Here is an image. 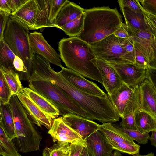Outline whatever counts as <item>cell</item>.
<instances>
[{"label":"cell","mask_w":156,"mask_h":156,"mask_svg":"<svg viewBox=\"0 0 156 156\" xmlns=\"http://www.w3.org/2000/svg\"><path fill=\"white\" fill-rule=\"evenodd\" d=\"M31 75L47 80L56 85L86 113L88 119L102 123L119 121L120 117L107 94L100 97L80 90L54 70L48 61L37 54L32 58Z\"/></svg>","instance_id":"obj_1"},{"label":"cell","mask_w":156,"mask_h":156,"mask_svg":"<svg viewBox=\"0 0 156 156\" xmlns=\"http://www.w3.org/2000/svg\"><path fill=\"white\" fill-rule=\"evenodd\" d=\"M58 50L67 68L103 84L96 56L89 44L77 37L64 38L59 42Z\"/></svg>","instance_id":"obj_2"},{"label":"cell","mask_w":156,"mask_h":156,"mask_svg":"<svg viewBox=\"0 0 156 156\" xmlns=\"http://www.w3.org/2000/svg\"><path fill=\"white\" fill-rule=\"evenodd\" d=\"M84 13L83 30L77 37L89 45L113 34L123 22L116 8L94 7L84 9Z\"/></svg>","instance_id":"obj_3"},{"label":"cell","mask_w":156,"mask_h":156,"mask_svg":"<svg viewBox=\"0 0 156 156\" xmlns=\"http://www.w3.org/2000/svg\"><path fill=\"white\" fill-rule=\"evenodd\" d=\"M30 89L43 97L58 109L62 116L75 114L88 119L86 113L61 89L45 79L31 75L28 80Z\"/></svg>","instance_id":"obj_4"},{"label":"cell","mask_w":156,"mask_h":156,"mask_svg":"<svg viewBox=\"0 0 156 156\" xmlns=\"http://www.w3.org/2000/svg\"><path fill=\"white\" fill-rule=\"evenodd\" d=\"M29 30L10 15L4 31L3 39L15 55L32 70L33 55L29 43Z\"/></svg>","instance_id":"obj_5"},{"label":"cell","mask_w":156,"mask_h":156,"mask_svg":"<svg viewBox=\"0 0 156 156\" xmlns=\"http://www.w3.org/2000/svg\"><path fill=\"white\" fill-rule=\"evenodd\" d=\"M124 39L112 34L90 45L96 58L107 62L118 64H134V58L125 49Z\"/></svg>","instance_id":"obj_6"},{"label":"cell","mask_w":156,"mask_h":156,"mask_svg":"<svg viewBox=\"0 0 156 156\" xmlns=\"http://www.w3.org/2000/svg\"><path fill=\"white\" fill-rule=\"evenodd\" d=\"M127 27L129 35L133 36L134 43L147 58L150 66L156 67V35L148 30Z\"/></svg>","instance_id":"obj_7"},{"label":"cell","mask_w":156,"mask_h":156,"mask_svg":"<svg viewBox=\"0 0 156 156\" xmlns=\"http://www.w3.org/2000/svg\"><path fill=\"white\" fill-rule=\"evenodd\" d=\"M29 41L33 55L37 54L43 57L49 62L61 68L60 55L47 42L42 33L34 31L30 33Z\"/></svg>","instance_id":"obj_8"},{"label":"cell","mask_w":156,"mask_h":156,"mask_svg":"<svg viewBox=\"0 0 156 156\" xmlns=\"http://www.w3.org/2000/svg\"><path fill=\"white\" fill-rule=\"evenodd\" d=\"M58 73L80 90L93 95L103 97L107 94L94 83L90 81L73 70L63 67Z\"/></svg>","instance_id":"obj_9"},{"label":"cell","mask_w":156,"mask_h":156,"mask_svg":"<svg viewBox=\"0 0 156 156\" xmlns=\"http://www.w3.org/2000/svg\"><path fill=\"white\" fill-rule=\"evenodd\" d=\"M140 105L139 111L145 112L156 118V87L146 77L138 84Z\"/></svg>","instance_id":"obj_10"},{"label":"cell","mask_w":156,"mask_h":156,"mask_svg":"<svg viewBox=\"0 0 156 156\" xmlns=\"http://www.w3.org/2000/svg\"><path fill=\"white\" fill-rule=\"evenodd\" d=\"M107 62L116 71L122 82L128 86L137 85L145 77V69L134 63L118 64Z\"/></svg>","instance_id":"obj_11"},{"label":"cell","mask_w":156,"mask_h":156,"mask_svg":"<svg viewBox=\"0 0 156 156\" xmlns=\"http://www.w3.org/2000/svg\"><path fill=\"white\" fill-rule=\"evenodd\" d=\"M63 122L85 140L98 130L99 124L92 120L73 114L61 117Z\"/></svg>","instance_id":"obj_12"},{"label":"cell","mask_w":156,"mask_h":156,"mask_svg":"<svg viewBox=\"0 0 156 156\" xmlns=\"http://www.w3.org/2000/svg\"><path fill=\"white\" fill-rule=\"evenodd\" d=\"M16 95L32 122L40 127L44 126L49 130L53 123L52 119L39 108L24 92Z\"/></svg>","instance_id":"obj_13"},{"label":"cell","mask_w":156,"mask_h":156,"mask_svg":"<svg viewBox=\"0 0 156 156\" xmlns=\"http://www.w3.org/2000/svg\"><path fill=\"white\" fill-rule=\"evenodd\" d=\"M53 142L74 143L85 141L78 133L66 124L61 117L54 119L52 126L48 131Z\"/></svg>","instance_id":"obj_14"},{"label":"cell","mask_w":156,"mask_h":156,"mask_svg":"<svg viewBox=\"0 0 156 156\" xmlns=\"http://www.w3.org/2000/svg\"><path fill=\"white\" fill-rule=\"evenodd\" d=\"M96 63L101 76L102 85L107 94H111L119 89L123 83L116 71L106 61L96 58Z\"/></svg>","instance_id":"obj_15"},{"label":"cell","mask_w":156,"mask_h":156,"mask_svg":"<svg viewBox=\"0 0 156 156\" xmlns=\"http://www.w3.org/2000/svg\"><path fill=\"white\" fill-rule=\"evenodd\" d=\"M37 9L35 0H27L18 10L10 15L29 30H34Z\"/></svg>","instance_id":"obj_16"},{"label":"cell","mask_w":156,"mask_h":156,"mask_svg":"<svg viewBox=\"0 0 156 156\" xmlns=\"http://www.w3.org/2000/svg\"><path fill=\"white\" fill-rule=\"evenodd\" d=\"M85 140L87 146L94 156H109L114 150L98 130L93 133Z\"/></svg>","instance_id":"obj_17"},{"label":"cell","mask_w":156,"mask_h":156,"mask_svg":"<svg viewBox=\"0 0 156 156\" xmlns=\"http://www.w3.org/2000/svg\"><path fill=\"white\" fill-rule=\"evenodd\" d=\"M84 9L76 3L68 0L62 8L53 23L59 29L68 23L80 16Z\"/></svg>","instance_id":"obj_18"},{"label":"cell","mask_w":156,"mask_h":156,"mask_svg":"<svg viewBox=\"0 0 156 156\" xmlns=\"http://www.w3.org/2000/svg\"><path fill=\"white\" fill-rule=\"evenodd\" d=\"M134 86H129L123 83L111 94H107L120 117H123L126 107L133 94Z\"/></svg>","instance_id":"obj_19"},{"label":"cell","mask_w":156,"mask_h":156,"mask_svg":"<svg viewBox=\"0 0 156 156\" xmlns=\"http://www.w3.org/2000/svg\"><path fill=\"white\" fill-rule=\"evenodd\" d=\"M98 130L108 141L119 143L136 144L127 134L113 126L110 123L99 125Z\"/></svg>","instance_id":"obj_20"},{"label":"cell","mask_w":156,"mask_h":156,"mask_svg":"<svg viewBox=\"0 0 156 156\" xmlns=\"http://www.w3.org/2000/svg\"><path fill=\"white\" fill-rule=\"evenodd\" d=\"M23 90L26 95L51 118L55 119L58 117V110L49 101L29 88H23Z\"/></svg>","instance_id":"obj_21"},{"label":"cell","mask_w":156,"mask_h":156,"mask_svg":"<svg viewBox=\"0 0 156 156\" xmlns=\"http://www.w3.org/2000/svg\"><path fill=\"white\" fill-rule=\"evenodd\" d=\"M37 5L36 20L34 30H42L55 26L49 19L50 9V0H35Z\"/></svg>","instance_id":"obj_22"},{"label":"cell","mask_w":156,"mask_h":156,"mask_svg":"<svg viewBox=\"0 0 156 156\" xmlns=\"http://www.w3.org/2000/svg\"><path fill=\"white\" fill-rule=\"evenodd\" d=\"M119 5L127 27L139 30L149 31L143 13L135 12L127 7Z\"/></svg>","instance_id":"obj_23"},{"label":"cell","mask_w":156,"mask_h":156,"mask_svg":"<svg viewBox=\"0 0 156 156\" xmlns=\"http://www.w3.org/2000/svg\"><path fill=\"white\" fill-rule=\"evenodd\" d=\"M0 116L1 125L10 140L16 136L11 110L9 102L4 104L0 100Z\"/></svg>","instance_id":"obj_24"},{"label":"cell","mask_w":156,"mask_h":156,"mask_svg":"<svg viewBox=\"0 0 156 156\" xmlns=\"http://www.w3.org/2000/svg\"><path fill=\"white\" fill-rule=\"evenodd\" d=\"M135 121L137 130L142 133L156 130V118L145 112H137L135 115Z\"/></svg>","instance_id":"obj_25"},{"label":"cell","mask_w":156,"mask_h":156,"mask_svg":"<svg viewBox=\"0 0 156 156\" xmlns=\"http://www.w3.org/2000/svg\"><path fill=\"white\" fill-rule=\"evenodd\" d=\"M15 55L3 38L0 41V69L14 71L13 61Z\"/></svg>","instance_id":"obj_26"},{"label":"cell","mask_w":156,"mask_h":156,"mask_svg":"<svg viewBox=\"0 0 156 156\" xmlns=\"http://www.w3.org/2000/svg\"><path fill=\"white\" fill-rule=\"evenodd\" d=\"M10 89L12 95L23 92V87L18 75L12 69L2 70Z\"/></svg>","instance_id":"obj_27"},{"label":"cell","mask_w":156,"mask_h":156,"mask_svg":"<svg viewBox=\"0 0 156 156\" xmlns=\"http://www.w3.org/2000/svg\"><path fill=\"white\" fill-rule=\"evenodd\" d=\"M84 17V12L80 16L68 23L60 29L71 37H77L83 30Z\"/></svg>","instance_id":"obj_28"},{"label":"cell","mask_w":156,"mask_h":156,"mask_svg":"<svg viewBox=\"0 0 156 156\" xmlns=\"http://www.w3.org/2000/svg\"><path fill=\"white\" fill-rule=\"evenodd\" d=\"M70 143L57 142L51 147H46L43 152V156H69Z\"/></svg>","instance_id":"obj_29"},{"label":"cell","mask_w":156,"mask_h":156,"mask_svg":"<svg viewBox=\"0 0 156 156\" xmlns=\"http://www.w3.org/2000/svg\"><path fill=\"white\" fill-rule=\"evenodd\" d=\"M0 144L5 153V156H21L16 150L0 124Z\"/></svg>","instance_id":"obj_30"},{"label":"cell","mask_w":156,"mask_h":156,"mask_svg":"<svg viewBox=\"0 0 156 156\" xmlns=\"http://www.w3.org/2000/svg\"><path fill=\"white\" fill-rule=\"evenodd\" d=\"M112 125L127 134L133 140L139 144H145L148 143L150 136L149 133H142L137 130H131L123 129L117 125Z\"/></svg>","instance_id":"obj_31"},{"label":"cell","mask_w":156,"mask_h":156,"mask_svg":"<svg viewBox=\"0 0 156 156\" xmlns=\"http://www.w3.org/2000/svg\"><path fill=\"white\" fill-rule=\"evenodd\" d=\"M113 149L120 152L134 155L139 154L140 146L136 144H133L126 143H117L108 141Z\"/></svg>","instance_id":"obj_32"},{"label":"cell","mask_w":156,"mask_h":156,"mask_svg":"<svg viewBox=\"0 0 156 156\" xmlns=\"http://www.w3.org/2000/svg\"><path fill=\"white\" fill-rule=\"evenodd\" d=\"M12 94L5 79L0 69V100L4 104L9 103Z\"/></svg>","instance_id":"obj_33"},{"label":"cell","mask_w":156,"mask_h":156,"mask_svg":"<svg viewBox=\"0 0 156 156\" xmlns=\"http://www.w3.org/2000/svg\"><path fill=\"white\" fill-rule=\"evenodd\" d=\"M134 48V64L138 67L145 69L147 67L150 66L148 59L135 43Z\"/></svg>","instance_id":"obj_34"},{"label":"cell","mask_w":156,"mask_h":156,"mask_svg":"<svg viewBox=\"0 0 156 156\" xmlns=\"http://www.w3.org/2000/svg\"><path fill=\"white\" fill-rule=\"evenodd\" d=\"M68 0H50L51 5L49 20L52 23L60 10Z\"/></svg>","instance_id":"obj_35"},{"label":"cell","mask_w":156,"mask_h":156,"mask_svg":"<svg viewBox=\"0 0 156 156\" xmlns=\"http://www.w3.org/2000/svg\"><path fill=\"white\" fill-rule=\"evenodd\" d=\"M136 113L128 114L122 118V121L120 122V126L125 129L137 130L135 121V115Z\"/></svg>","instance_id":"obj_36"},{"label":"cell","mask_w":156,"mask_h":156,"mask_svg":"<svg viewBox=\"0 0 156 156\" xmlns=\"http://www.w3.org/2000/svg\"><path fill=\"white\" fill-rule=\"evenodd\" d=\"M119 4L128 7L135 12L143 13L142 6L138 0H119Z\"/></svg>","instance_id":"obj_37"},{"label":"cell","mask_w":156,"mask_h":156,"mask_svg":"<svg viewBox=\"0 0 156 156\" xmlns=\"http://www.w3.org/2000/svg\"><path fill=\"white\" fill-rule=\"evenodd\" d=\"M143 9L147 13L156 16V0H139Z\"/></svg>","instance_id":"obj_38"},{"label":"cell","mask_w":156,"mask_h":156,"mask_svg":"<svg viewBox=\"0 0 156 156\" xmlns=\"http://www.w3.org/2000/svg\"><path fill=\"white\" fill-rule=\"evenodd\" d=\"M123 42L125 49L135 60L134 43L133 36L129 35V37L124 39Z\"/></svg>","instance_id":"obj_39"},{"label":"cell","mask_w":156,"mask_h":156,"mask_svg":"<svg viewBox=\"0 0 156 156\" xmlns=\"http://www.w3.org/2000/svg\"><path fill=\"white\" fill-rule=\"evenodd\" d=\"M86 145L85 140L70 144L69 156H80L83 147Z\"/></svg>","instance_id":"obj_40"},{"label":"cell","mask_w":156,"mask_h":156,"mask_svg":"<svg viewBox=\"0 0 156 156\" xmlns=\"http://www.w3.org/2000/svg\"><path fill=\"white\" fill-rule=\"evenodd\" d=\"M10 14L0 10V41L3 38L5 27Z\"/></svg>","instance_id":"obj_41"},{"label":"cell","mask_w":156,"mask_h":156,"mask_svg":"<svg viewBox=\"0 0 156 156\" xmlns=\"http://www.w3.org/2000/svg\"><path fill=\"white\" fill-rule=\"evenodd\" d=\"M145 77L148 79L156 87V67L149 66L145 69Z\"/></svg>","instance_id":"obj_42"},{"label":"cell","mask_w":156,"mask_h":156,"mask_svg":"<svg viewBox=\"0 0 156 156\" xmlns=\"http://www.w3.org/2000/svg\"><path fill=\"white\" fill-rule=\"evenodd\" d=\"M113 34L117 37L124 39L129 36L127 27L126 24L123 22L119 29Z\"/></svg>","instance_id":"obj_43"},{"label":"cell","mask_w":156,"mask_h":156,"mask_svg":"<svg viewBox=\"0 0 156 156\" xmlns=\"http://www.w3.org/2000/svg\"><path fill=\"white\" fill-rule=\"evenodd\" d=\"M27 0H9L11 14L18 10Z\"/></svg>","instance_id":"obj_44"},{"label":"cell","mask_w":156,"mask_h":156,"mask_svg":"<svg viewBox=\"0 0 156 156\" xmlns=\"http://www.w3.org/2000/svg\"><path fill=\"white\" fill-rule=\"evenodd\" d=\"M0 10L11 14L9 0H0Z\"/></svg>","instance_id":"obj_45"},{"label":"cell","mask_w":156,"mask_h":156,"mask_svg":"<svg viewBox=\"0 0 156 156\" xmlns=\"http://www.w3.org/2000/svg\"><path fill=\"white\" fill-rule=\"evenodd\" d=\"M80 156H94L86 144L83 147Z\"/></svg>","instance_id":"obj_46"},{"label":"cell","mask_w":156,"mask_h":156,"mask_svg":"<svg viewBox=\"0 0 156 156\" xmlns=\"http://www.w3.org/2000/svg\"><path fill=\"white\" fill-rule=\"evenodd\" d=\"M151 132V134L149 136L148 140H149L151 144L154 146L155 147H156V130L152 131Z\"/></svg>","instance_id":"obj_47"},{"label":"cell","mask_w":156,"mask_h":156,"mask_svg":"<svg viewBox=\"0 0 156 156\" xmlns=\"http://www.w3.org/2000/svg\"><path fill=\"white\" fill-rule=\"evenodd\" d=\"M109 156H122L120 152L117 150H115L112 152Z\"/></svg>","instance_id":"obj_48"},{"label":"cell","mask_w":156,"mask_h":156,"mask_svg":"<svg viewBox=\"0 0 156 156\" xmlns=\"http://www.w3.org/2000/svg\"><path fill=\"white\" fill-rule=\"evenodd\" d=\"M134 156H155V155L152 153L151 152L148 153L146 155H141L139 154H138L136 155H133Z\"/></svg>","instance_id":"obj_49"},{"label":"cell","mask_w":156,"mask_h":156,"mask_svg":"<svg viewBox=\"0 0 156 156\" xmlns=\"http://www.w3.org/2000/svg\"><path fill=\"white\" fill-rule=\"evenodd\" d=\"M0 156H5V153L0 144Z\"/></svg>","instance_id":"obj_50"},{"label":"cell","mask_w":156,"mask_h":156,"mask_svg":"<svg viewBox=\"0 0 156 156\" xmlns=\"http://www.w3.org/2000/svg\"><path fill=\"white\" fill-rule=\"evenodd\" d=\"M1 123H2L1 119V117L0 116V124L1 125Z\"/></svg>","instance_id":"obj_51"}]
</instances>
